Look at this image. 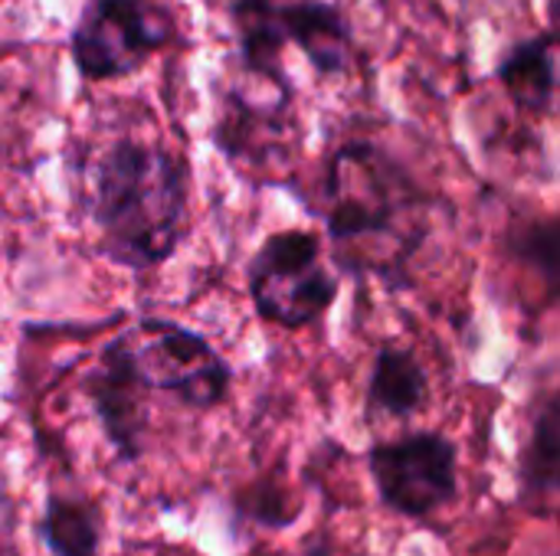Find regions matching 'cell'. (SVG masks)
I'll return each mask as SVG.
<instances>
[{"label":"cell","mask_w":560,"mask_h":556,"mask_svg":"<svg viewBox=\"0 0 560 556\" xmlns=\"http://www.w3.org/2000/svg\"><path fill=\"white\" fill-rule=\"evenodd\" d=\"M85 210L98 249L112 262L125 269L161 265L187 233V164L167 147L118 138L89 167Z\"/></svg>","instance_id":"obj_1"},{"label":"cell","mask_w":560,"mask_h":556,"mask_svg":"<svg viewBox=\"0 0 560 556\" xmlns=\"http://www.w3.org/2000/svg\"><path fill=\"white\" fill-rule=\"evenodd\" d=\"M423 206L417 180L374 141H345L325 161L318 216L338 256L381 239L394 246L397 262H407L423 242Z\"/></svg>","instance_id":"obj_2"},{"label":"cell","mask_w":560,"mask_h":556,"mask_svg":"<svg viewBox=\"0 0 560 556\" xmlns=\"http://www.w3.org/2000/svg\"><path fill=\"white\" fill-rule=\"evenodd\" d=\"M259 318L279 328H308L338 298V279L322 259V239L308 229L272 233L246 269Z\"/></svg>","instance_id":"obj_3"},{"label":"cell","mask_w":560,"mask_h":556,"mask_svg":"<svg viewBox=\"0 0 560 556\" xmlns=\"http://www.w3.org/2000/svg\"><path fill=\"white\" fill-rule=\"evenodd\" d=\"M174 39V20L154 0H85L69 33V59L85 82L141 72Z\"/></svg>","instance_id":"obj_4"},{"label":"cell","mask_w":560,"mask_h":556,"mask_svg":"<svg viewBox=\"0 0 560 556\" xmlns=\"http://www.w3.org/2000/svg\"><path fill=\"white\" fill-rule=\"evenodd\" d=\"M125 341L148 393H167L187 410H213L226 400L233 370L197 331L164 318H144L125 331Z\"/></svg>","instance_id":"obj_5"},{"label":"cell","mask_w":560,"mask_h":556,"mask_svg":"<svg viewBox=\"0 0 560 556\" xmlns=\"http://www.w3.org/2000/svg\"><path fill=\"white\" fill-rule=\"evenodd\" d=\"M377 498L400 518H430L459 492V452L440 433H410L368 452Z\"/></svg>","instance_id":"obj_6"},{"label":"cell","mask_w":560,"mask_h":556,"mask_svg":"<svg viewBox=\"0 0 560 556\" xmlns=\"http://www.w3.org/2000/svg\"><path fill=\"white\" fill-rule=\"evenodd\" d=\"M292 105L295 88H269L262 98L243 88H226L213 121L217 151L233 167L249 174H266L276 170V164H289L302 144V128Z\"/></svg>","instance_id":"obj_7"},{"label":"cell","mask_w":560,"mask_h":556,"mask_svg":"<svg viewBox=\"0 0 560 556\" xmlns=\"http://www.w3.org/2000/svg\"><path fill=\"white\" fill-rule=\"evenodd\" d=\"M89 406L121 462L141 459L148 426V390L135 374L125 334L108 341L85 380Z\"/></svg>","instance_id":"obj_8"},{"label":"cell","mask_w":560,"mask_h":556,"mask_svg":"<svg viewBox=\"0 0 560 556\" xmlns=\"http://www.w3.org/2000/svg\"><path fill=\"white\" fill-rule=\"evenodd\" d=\"M282 29L292 46L308 59V66L338 79L351 72L358 56V36L348 13L331 0H282Z\"/></svg>","instance_id":"obj_9"},{"label":"cell","mask_w":560,"mask_h":556,"mask_svg":"<svg viewBox=\"0 0 560 556\" xmlns=\"http://www.w3.org/2000/svg\"><path fill=\"white\" fill-rule=\"evenodd\" d=\"M558 43L555 29H541L512 43L495 62V82L515 108L528 115H551L558 95Z\"/></svg>","instance_id":"obj_10"},{"label":"cell","mask_w":560,"mask_h":556,"mask_svg":"<svg viewBox=\"0 0 560 556\" xmlns=\"http://www.w3.org/2000/svg\"><path fill=\"white\" fill-rule=\"evenodd\" d=\"M230 26L236 36L240 62L246 75L292 88L285 75V29H282V0H233L230 3Z\"/></svg>","instance_id":"obj_11"},{"label":"cell","mask_w":560,"mask_h":556,"mask_svg":"<svg viewBox=\"0 0 560 556\" xmlns=\"http://www.w3.org/2000/svg\"><path fill=\"white\" fill-rule=\"evenodd\" d=\"M560 478V403L555 390H545L535 403V419L518 459L522 501L541 514L551 511Z\"/></svg>","instance_id":"obj_12"},{"label":"cell","mask_w":560,"mask_h":556,"mask_svg":"<svg viewBox=\"0 0 560 556\" xmlns=\"http://www.w3.org/2000/svg\"><path fill=\"white\" fill-rule=\"evenodd\" d=\"M427 400V370L407 347H381L368 380V413L407 419Z\"/></svg>","instance_id":"obj_13"},{"label":"cell","mask_w":560,"mask_h":556,"mask_svg":"<svg viewBox=\"0 0 560 556\" xmlns=\"http://www.w3.org/2000/svg\"><path fill=\"white\" fill-rule=\"evenodd\" d=\"M36 534L52 556H95L102 544V518L85 498L49 495Z\"/></svg>","instance_id":"obj_14"},{"label":"cell","mask_w":560,"mask_h":556,"mask_svg":"<svg viewBox=\"0 0 560 556\" xmlns=\"http://www.w3.org/2000/svg\"><path fill=\"white\" fill-rule=\"evenodd\" d=\"M509 246L518 259H525L528 265H538L551 288L558 285V226H555V220L525 223L522 229H515L509 236Z\"/></svg>","instance_id":"obj_15"},{"label":"cell","mask_w":560,"mask_h":556,"mask_svg":"<svg viewBox=\"0 0 560 556\" xmlns=\"http://www.w3.org/2000/svg\"><path fill=\"white\" fill-rule=\"evenodd\" d=\"M0 154H3V144H0Z\"/></svg>","instance_id":"obj_16"},{"label":"cell","mask_w":560,"mask_h":556,"mask_svg":"<svg viewBox=\"0 0 560 556\" xmlns=\"http://www.w3.org/2000/svg\"><path fill=\"white\" fill-rule=\"evenodd\" d=\"M0 556H3V547H0Z\"/></svg>","instance_id":"obj_17"}]
</instances>
